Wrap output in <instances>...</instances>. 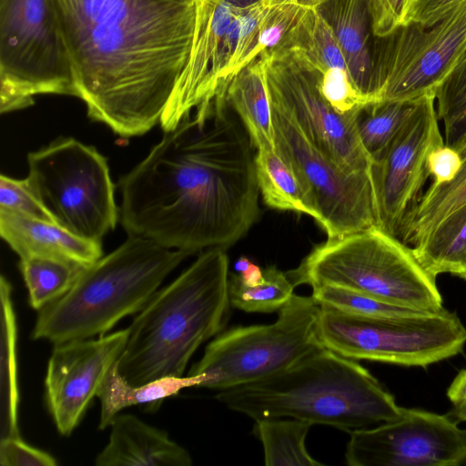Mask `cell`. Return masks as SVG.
Returning <instances> with one entry per match:
<instances>
[{"label":"cell","mask_w":466,"mask_h":466,"mask_svg":"<svg viewBox=\"0 0 466 466\" xmlns=\"http://www.w3.org/2000/svg\"><path fill=\"white\" fill-rule=\"evenodd\" d=\"M253 147L225 93L203 102L120 178L125 230L190 255L228 248L259 215Z\"/></svg>","instance_id":"1"},{"label":"cell","mask_w":466,"mask_h":466,"mask_svg":"<svg viewBox=\"0 0 466 466\" xmlns=\"http://www.w3.org/2000/svg\"><path fill=\"white\" fill-rule=\"evenodd\" d=\"M87 116L123 137L157 123L187 63L196 0H51Z\"/></svg>","instance_id":"2"},{"label":"cell","mask_w":466,"mask_h":466,"mask_svg":"<svg viewBox=\"0 0 466 466\" xmlns=\"http://www.w3.org/2000/svg\"><path fill=\"white\" fill-rule=\"evenodd\" d=\"M229 275L226 249L208 248L154 293L128 327L117 360L118 370L129 383L183 376L195 351L228 322Z\"/></svg>","instance_id":"3"},{"label":"cell","mask_w":466,"mask_h":466,"mask_svg":"<svg viewBox=\"0 0 466 466\" xmlns=\"http://www.w3.org/2000/svg\"><path fill=\"white\" fill-rule=\"evenodd\" d=\"M216 399L254 420L291 418L349 432L394 420L401 413L367 369L326 348L276 375L220 390Z\"/></svg>","instance_id":"4"},{"label":"cell","mask_w":466,"mask_h":466,"mask_svg":"<svg viewBox=\"0 0 466 466\" xmlns=\"http://www.w3.org/2000/svg\"><path fill=\"white\" fill-rule=\"evenodd\" d=\"M189 255L129 236L86 267L66 294L38 310L32 338L58 344L106 334L123 318L141 310Z\"/></svg>","instance_id":"5"},{"label":"cell","mask_w":466,"mask_h":466,"mask_svg":"<svg viewBox=\"0 0 466 466\" xmlns=\"http://www.w3.org/2000/svg\"><path fill=\"white\" fill-rule=\"evenodd\" d=\"M294 287L336 286L420 311L443 309V299L412 247L378 226L316 246L286 272Z\"/></svg>","instance_id":"6"},{"label":"cell","mask_w":466,"mask_h":466,"mask_svg":"<svg viewBox=\"0 0 466 466\" xmlns=\"http://www.w3.org/2000/svg\"><path fill=\"white\" fill-rule=\"evenodd\" d=\"M319 311L312 297L293 294L274 323L218 334L187 375L206 374L200 387L220 391L282 372L325 348L319 336Z\"/></svg>","instance_id":"7"},{"label":"cell","mask_w":466,"mask_h":466,"mask_svg":"<svg viewBox=\"0 0 466 466\" xmlns=\"http://www.w3.org/2000/svg\"><path fill=\"white\" fill-rule=\"evenodd\" d=\"M322 345L351 360L428 367L461 352L466 327L446 309L398 317H364L320 306Z\"/></svg>","instance_id":"8"},{"label":"cell","mask_w":466,"mask_h":466,"mask_svg":"<svg viewBox=\"0 0 466 466\" xmlns=\"http://www.w3.org/2000/svg\"><path fill=\"white\" fill-rule=\"evenodd\" d=\"M43 94L77 97L51 0H0V112L30 106Z\"/></svg>","instance_id":"9"},{"label":"cell","mask_w":466,"mask_h":466,"mask_svg":"<svg viewBox=\"0 0 466 466\" xmlns=\"http://www.w3.org/2000/svg\"><path fill=\"white\" fill-rule=\"evenodd\" d=\"M27 164V178L57 225L99 242L115 228V186L106 158L94 147L60 137L30 152Z\"/></svg>","instance_id":"10"},{"label":"cell","mask_w":466,"mask_h":466,"mask_svg":"<svg viewBox=\"0 0 466 466\" xmlns=\"http://www.w3.org/2000/svg\"><path fill=\"white\" fill-rule=\"evenodd\" d=\"M379 39L372 58L371 102H413L435 96L466 58V0L431 26L409 23Z\"/></svg>","instance_id":"11"},{"label":"cell","mask_w":466,"mask_h":466,"mask_svg":"<svg viewBox=\"0 0 466 466\" xmlns=\"http://www.w3.org/2000/svg\"><path fill=\"white\" fill-rule=\"evenodd\" d=\"M270 106L275 150L297 176L312 218L328 238L378 226L370 170H344L313 146L289 116Z\"/></svg>","instance_id":"12"},{"label":"cell","mask_w":466,"mask_h":466,"mask_svg":"<svg viewBox=\"0 0 466 466\" xmlns=\"http://www.w3.org/2000/svg\"><path fill=\"white\" fill-rule=\"evenodd\" d=\"M269 101L320 152L348 172L370 171L372 160L356 127V112L340 114L319 89L321 73L279 47L263 52Z\"/></svg>","instance_id":"13"},{"label":"cell","mask_w":466,"mask_h":466,"mask_svg":"<svg viewBox=\"0 0 466 466\" xmlns=\"http://www.w3.org/2000/svg\"><path fill=\"white\" fill-rule=\"evenodd\" d=\"M350 466H460L466 464V429L450 416L401 407L400 416L350 431Z\"/></svg>","instance_id":"14"},{"label":"cell","mask_w":466,"mask_h":466,"mask_svg":"<svg viewBox=\"0 0 466 466\" xmlns=\"http://www.w3.org/2000/svg\"><path fill=\"white\" fill-rule=\"evenodd\" d=\"M443 143L435 96H422L414 102L409 117L370 167L380 228L399 238L403 221L420 200L430 177L428 157Z\"/></svg>","instance_id":"15"},{"label":"cell","mask_w":466,"mask_h":466,"mask_svg":"<svg viewBox=\"0 0 466 466\" xmlns=\"http://www.w3.org/2000/svg\"><path fill=\"white\" fill-rule=\"evenodd\" d=\"M128 328L55 344L46 376V398L57 431L70 435L80 422L108 369L118 360Z\"/></svg>","instance_id":"16"},{"label":"cell","mask_w":466,"mask_h":466,"mask_svg":"<svg viewBox=\"0 0 466 466\" xmlns=\"http://www.w3.org/2000/svg\"><path fill=\"white\" fill-rule=\"evenodd\" d=\"M197 17L189 57L161 118L164 131L218 93V56L224 34L231 20L247 7L225 0H196Z\"/></svg>","instance_id":"17"},{"label":"cell","mask_w":466,"mask_h":466,"mask_svg":"<svg viewBox=\"0 0 466 466\" xmlns=\"http://www.w3.org/2000/svg\"><path fill=\"white\" fill-rule=\"evenodd\" d=\"M109 441L97 454V466H190L189 452L167 434L132 414L111 421Z\"/></svg>","instance_id":"18"},{"label":"cell","mask_w":466,"mask_h":466,"mask_svg":"<svg viewBox=\"0 0 466 466\" xmlns=\"http://www.w3.org/2000/svg\"><path fill=\"white\" fill-rule=\"evenodd\" d=\"M0 235L20 258L49 256L86 267L103 257L99 241L85 239L52 222L0 210Z\"/></svg>","instance_id":"19"},{"label":"cell","mask_w":466,"mask_h":466,"mask_svg":"<svg viewBox=\"0 0 466 466\" xmlns=\"http://www.w3.org/2000/svg\"><path fill=\"white\" fill-rule=\"evenodd\" d=\"M319 10L335 34L352 83L371 103L373 60L369 47V0H327Z\"/></svg>","instance_id":"20"},{"label":"cell","mask_w":466,"mask_h":466,"mask_svg":"<svg viewBox=\"0 0 466 466\" xmlns=\"http://www.w3.org/2000/svg\"><path fill=\"white\" fill-rule=\"evenodd\" d=\"M228 104L235 111L257 149H275L271 106L262 56L243 67L225 90Z\"/></svg>","instance_id":"21"},{"label":"cell","mask_w":466,"mask_h":466,"mask_svg":"<svg viewBox=\"0 0 466 466\" xmlns=\"http://www.w3.org/2000/svg\"><path fill=\"white\" fill-rule=\"evenodd\" d=\"M207 380L206 374L187 377H166L144 384L129 383L119 372L117 360L108 369L96 397L100 400L98 429L108 427L122 410L145 405L154 410L167 398L177 395L188 387H200Z\"/></svg>","instance_id":"22"},{"label":"cell","mask_w":466,"mask_h":466,"mask_svg":"<svg viewBox=\"0 0 466 466\" xmlns=\"http://www.w3.org/2000/svg\"><path fill=\"white\" fill-rule=\"evenodd\" d=\"M461 159L455 177L442 185H430L401 226L399 238L415 247L451 213L466 204V129L451 143Z\"/></svg>","instance_id":"23"},{"label":"cell","mask_w":466,"mask_h":466,"mask_svg":"<svg viewBox=\"0 0 466 466\" xmlns=\"http://www.w3.org/2000/svg\"><path fill=\"white\" fill-rule=\"evenodd\" d=\"M276 47L294 54L321 74L333 67L348 70L335 34L319 8H304Z\"/></svg>","instance_id":"24"},{"label":"cell","mask_w":466,"mask_h":466,"mask_svg":"<svg viewBox=\"0 0 466 466\" xmlns=\"http://www.w3.org/2000/svg\"><path fill=\"white\" fill-rule=\"evenodd\" d=\"M254 160L259 193L268 207L313 216L297 176L274 148H258Z\"/></svg>","instance_id":"25"},{"label":"cell","mask_w":466,"mask_h":466,"mask_svg":"<svg viewBox=\"0 0 466 466\" xmlns=\"http://www.w3.org/2000/svg\"><path fill=\"white\" fill-rule=\"evenodd\" d=\"M311 426L309 422L291 418L256 420L253 432L262 444L264 464L322 465L309 453L305 446Z\"/></svg>","instance_id":"26"},{"label":"cell","mask_w":466,"mask_h":466,"mask_svg":"<svg viewBox=\"0 0 466 466\" xmlns=\"http://www.w3.org/2000/svg\"><path fill=\"white\" fill-rule=\"evenodd\" d=\"M19 268L29 304L40 310L66 294L86 267L65 258L35 255L20 258Z\"/></svg>","instance_id":"27"},{"label":"cell","mask_w":466,"mask_h":466,"mask_svg":"<svg viewBox=\"0 0 466 466\" xmlns=\"http://www.w3.org/2000/svg\"><path fill=\"white\" fill-rule=\"evenodd\" d=\"M412 248L421 265L434 277L443 273L456 276L466 257V204Z\"/></svg>","instance_id":"28"},{"label":"cell","mask_w":466,"mask_h":466,"mask_svg":"<svg viewBox=\"0 0 466 466\" xmlns=\"http://www.w3.org/2000/svg\"><path fill=\"white\" fill-rule=\"evenodd\" d=\"M414 102L378 101L364 105L356 112L360 142L372 162L389 147L406 119Z\"/></svg>","instance_id":"29"},{"label":"cell","mask_w":466,"mask_h":466,"mask_svg":"<svg viewBox=\"0 0 466 466\" xmlns=\"http://www.w3.org/2000/svg\"><path fill=\"white\" fill-rule=\"evenodd\" d=\"M264 279L255 286L244 285L238 275H229L231 306L246 312L279 311L293 296L294 286L287 273L270 266L263 270Z\"/></svg>","instance_id":"30"},{"label":"cell","mask_w":466,"mask_h":466,"mask_svg":"<svg viewBox=\"0 0 466 466\" xmlns=\"http://www.w3.org/2000/svg\"><path fill=\"white\" fill-rule=\"evenodd\" d=\"M435 105L444 128V142L451 144L466 129V58L437 88Z\"/></svg>","instance_id":"31"},{"label":"cell","mask_w":466,"mask_h":466,"mask_svg":"<svg viewBox=\"0 0 466 466\" xmlns=\"http://www.w3.org/2000/svg\"><path fill=\"white\" fill-rule=\"evenodd\" d=\"M12 288L8 280L1 277V303H2V323L3 337L5 338L6 345V393H5V415L3 422L2 438L20 437L17 426V402L18 391L16 384L15 370V339L16 327L15 317L14 313L12 298Z\"/></svg>","instance_id":"32"},{"label":"cell","mask_w":466,"mask_h":466,"mask_svg":"<svg viewBox=\"0 0 466 466\" xmlns=\"http://www.w3.org/2000/svg\"><path fill=\"white\" fill-rule=\"evenodd\" d=\"M313 299L320 306L364 317H398L424 312L393 305L374 297L336 286L312 289Z\"/></svg>","instance_id":"33"},{"label":"cell","mask_w":466,"mask_h":466,"mask_svg":"<svg viewBox=\"0 0 466 466\" xmlns=\"http://www.w3.org/2000/svg\"><path fill=\"white\" fill-rule=\"evenodd\" d=\"M0 210L56 223L27 177L17 179L3 174L0 176Z\"/></svg>","instance_id":"34"},{"label":"cell","mask_w":466,"mask_h":466,"mask_svg":"<svg viewBox=\"0 0 466 466\" xmlns=\"http://www.w3.org/2000/svg\"><path fill=\"white\" fill-rule=\"evenodd\" d=\"M298 0H284L273 6L266 15L258 32L250 62L263 52L276 47L293 26L304 10Z\"/></svg>","instance_id":"35"},{"label":"cell","mask_w":466,"mask_h":466,"mask_svg":"<svg viewBox=\"0 0 466 466\" xmlns=\"http://www.w3.org/2000/svg\"><path fill=\"white\" fill-rule=\"evenodd\" d=\"M319 89L324 98L340 114L356 112L370 103L355 87L345 68L333 67L322 73Z\"/></svg>","instance_id":"36"},{"label":"cell","mask_w":466,"mask_h":466,"mask_svg":"<svg viewBox=\"0 0 466 466\" xmlns=\"http://www.w3.org/2000/svg\"><path fill=\"white\" fill-rule=\"evenodd\" d=\"M0 464L2 466H56L49 453L26 444L21 437L1 438Z\"/></svg>","instance_id":"37"},{"label":"cell","mask_w":466,"mask_h":466,"mask_svg":"<svg viewBox=\"0 0 466 466\" xmlns=\"http://www.w3.org/2000/svg\"><path fill=\"white\" fill-rule=\"evenodd\" d=\"M406 0H369L370 28L380 38L402 24Z\"/></svg>","instance_id":"38"},{"label":"cell","mask_w":466,"mask_h":466,"mask_svg":"<svg viewBox=\"0 0 466 466\" xmlns=\"http://www.w3.org/2000/svg\"><path fill=\"white\" fill-rule=\"evenodd\" d=\"M461 163V157L451 144L443 143L434 147L427 160L428 171L432 178L431 185L438 186L451 181L457 175Z\"/></svg>","instance_id":"39"},{"label":"cell","mask_w":466,"mask_h":466,"mask_svg":"<svg viewBox=\"0 0 466 466\" xmlns=\"http://www.w3.org/2000/svg\"><path fill=\"white\" fill-rule=\"evenodd\" d=\"M464 0H414L403 17L401 25L418 23L423 26H431Z\"/></svg>","instance_id":"40"},{"label":"cell","mask_w":466,"mask_h":466,"mask_svg":"<svg viewBox=\"0 0 466 466\" xmlns=\"http://www.w3.org/2000/svg\"><path fill=\"white\" fill-rule=\"evenodd\" d=\"M447 397L452 405L466 401V369L455 376L447 390Z\"/></svg>","instance_id":"41"},{"label":"cell","mask_w":466,"mask_h":466,"mask_svg":"<svg viewBox=\"0 0 466 466\" xmlns=\"http://www.w3.org/2000/svg\"><path fill=\"white\" fill-rule=\"evenodd\" d=\"M238 275L240 281L246 286H255L264 279L263 270L252 262L247 269Z\"/></svg>","instance_id":"42"},{"label":"cell","mask_w":466,"mask_h":466,"mask_svg":"<svg viewBox=\"0 0 466 466\" xmlns=\"http://www.w3.org/2000/svg\"><path fill=\"white\" fill-rule=\"evenodd\" d=\"M451 413L456 420L466 422V401L453 405Z\"/></svg>","instance_id":"43"},{"label":"cell","mask_w":466,"mask_h":466,"mask_svg":"<svg viewBox=\"0 0 466 466\" xmlns=\"http://www.w3.org/2000/svg\"><path fill=\"white\" fill-rule=\"evenodd\" d=\"M327 0H298V3L306 8H319Z\"/></svg>","instance_id":"44"},{"label":"cell","mask_w":466,"mask_h":466,"mask_svg":"<svg viewBox=\"0 0 466 466\" xmlns=\"http://www.w3.org/2000/svg\"><path fill=\"white\" fill-rule=\"evenodd\" d=\"M250 264L251 261L247 257L242 256L237 260L235 268L238 273H240L247 269Z\"/></svg>","instance_id":"45"},{"label":"cell","mask_w":466,"mask_h":466,"mask_svg":"<svg viewBox=\"0 0 466 466\" xmlns=\"http://www.w3.org/2000/svg\"><path fill=\"white\" fill-rule=\"evenodd\" d=\"M228 3L238 6V7H248L259 0H225Z\"/></svg>","instance_id":"46"},{"label":"cell","mask_w":466,"mask_h":466,"mask_svg":"<svg viewBox=\"0 0 466 466\" xmlns=\"http://www.w3.org/2000/svg\"><path fill=\"white\" fill-rule=\"evenodd\" d=\"M456 276L466 281V257L464 258Z\"/></svg>","instance_id":"47"},{"label":"cell","mask_w":466,"mask_h":466,"mask_svg":"<svg viewBox=\"0 0 466 466\" xmlns=\"http://www.w3.org/2000/svg\"><path fill=\"white\" fill-rule=\"evenodd\" d=\"M413 1L414 0H406L403 17H404L405 14L407 13V11L409 10V8L410 7V5H412Z\"/></svg>","instance_id":"48"}]
</instances>
